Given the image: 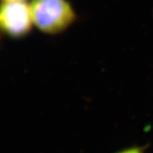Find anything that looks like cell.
I'll return each mask as SVG.
<instances>
[{
	"label": "cell",
	"instance_id": "1",
	"mask_svg": "<svg viewBox=\"0 0 153 153\" xmlns=\"http://www.w3.org/2000/svg\"><path fill=\"white\" fill-rule=\"evenodd\" d=\"M30 5L34 26L45 34L64 33L76 20L68 0H32Z\"/></svg>",
	"mask_w": 153,
	"mask_h": 153
},
{
	"label": "cell",
	"instance_id": "2",
	"mask_svg": "<svg viewBox=\"0 0 153 153\" xmlns=\"http://www.w3.org/2000/svg\"><path fill=\"white\" fill-rule=\"evenodd\" d=\"M33 25L31 5L26 1H4L0 4V30L9 37L24 38Z\"/></svg>",
	"mask_w": 153,
	"mask_h": 153
},
{
	"label": "cell",
	"instance_id": "3",
	"mask_svg": "<svg viewBox=\"0 0 153 153\" xmlns=\"http://www.w3.org/2000/svg\"><path fill=\"white\" fill-rule=\"evenodd\" d=\"M146 147L140 146H132L129 147L123 148L120 151H117L114 153H146Z\"/></svg>",
	"mask_w": 153,
	"mask_h": 153
},
{
	"label": "cell",
	"instance_id": "4",
	"mask_svg": "<svg viewBox=\"0 0 153 153\" xmlns=\"http://www.w3.org/2000/svg\"><path fill=\"white\" fill-rule=\"evenodd\" d=\"M4 1H26V0H4Z\"/></svg>",
	"mask_w": 153,
	"mask_h": 153
}]
</instances>
